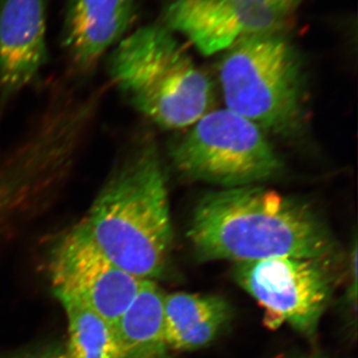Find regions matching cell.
Here are the masks:
<instances>
[{
  "instance_id": "cell-12",
  "label": "cell",
  "mask_w": 358,
  "mask_h": 358,
  "mask_svg": "<svg viewBox=\"0 0 358 358\" xmlns=\"http://www.w3.org/2000/svg\"><path fill=\"white\" fill-rule=\"evenodd\" d=\"M164 294L157 282L147 280L115 322L121 358H171L164 334Z\"/></svg>"
},
{
  "instance_id": "cell-8",
  "label": "cell",
  "mask_w": 358,
  "mask_h": 358,
  "mask_svg": "<svg viewBox=\"0 0 358 358\" xmlns=\"http://www.w3.org/2000/svg\"><path fill=\"white\" fill-rule=\"evenodd\" d=\"M292 16L230 0H171L164 9L166 28L182 33L206 56L250 37L282 33Z\"/></svg>"
},
{
  "instance_id": "cell-4",
  "label": "cell",
  "mask_w": 358,
  "mask_h": 358,
  "mask_svg": "<svg viewBox=\"0 0 358 358\" xmlns=\"http://www.w3.org/2000/svg\"><path fill=\"white\" fill-rule=\"evenodd\" d=\"M226 109L263 131L294 134L303 122L300 58L282 33L241 40L219 66Z\"/></svg>"
},
{
  "instance_id": "cell-1",
  "label": "cell",
  "mask_w": 358,
  "mask_h": 358,
  "mask_svg": "<svg viewBox=\"0 0 358 358\" xmlns=\"http://www.w3.org/2000/svg\"><path fill=\"white\" fill-rule=\"evenodd\" d=\"M188 238L200 260L236 264L282 257L329 263L336 250L312 207L259 185L205 195L193 211Z\"/></svg>"
},
{
  "instance_id": "cell-5",
  "label": "cell",
  "mask_w": 358,
  "mask_h": 358,
  "mask_svg": "<svg viewBox=\"0 0 358 358\" xmlns=\"http://www.w3.org/2000/svg\"><path fill=\"white\" fill-rule=\"evenodd\" d=\"M171 155L186 178L223 189L256 185L282 169L263 129L226 108L200 117Z\"/></svg>"
},
{
  "instance_id": "cell-11",
  "label": "cell",
  "mask_w": 358,
  "mask_h": 358,
  "mask_svg": "<svg viewBox=\"0 0 358 358\" xmlns=\"http://www.w3.org/2000/svg\"><path fill=\"white\" fill-rule=\"evenodd\" d=\"M231 319L229 303L219 296L164 294V334L169 350L187 352L208 345Z\"/></svg>"
},
{
  "instance_id": "cell-10",
  "label": "cell",
  "mask_w": 358,
  "mask_h": 358,
  "mask_svg": "<svg viewBox=\"0 0 358 358\" xmlns=\"http://www.w3.org/2000/svg\"><path fill=\"white\" fill-rule=\"evenodd\" d=\"M136 0H68L61 43L70 64L88 74L126 37L136 17Z\"/></svg>"
},
{
  "instance_id": "cell-18",
  "label": "cell",
  "mask_w": 358,
  "mask_h": 358,
  "mask_svg": "<svg viewBox=\"0 0 358 358\" xmlns=\"http://www.w3.org/2000/svg\"><path fill=\"white\" fill-rule=\"evenodd\" d=\"M292 358H329L326 355L319 352L305 353V355H296Z\"/></svg>"
},
{
  "instance_id": "cell-7",
  "label": "cell",
  "mask_w": 358,
  "mask_h": 358,
  "mask_svg": "<svg viewBox=\"0 0 358 358\" xmlns=\"http://www.w3.org/2000/svg\"><path fill=\"white\" fill-rule=\"evenodd\" d=\"M49 273L57 298L79 301L113 324L145 282L117 268L73 227L53 245Z\"/></svg>"
},
{
  "instance_id": "cell-17",
  "label": "cell",
  "mask_w": 358,
  "mask_h": 358,
  "mask_svg": "<svg viewBox=\"0 0 358 358\" xmlns=\"http://www.w3.org/2000/svg\"><path fill=\"white\" fill-rule=\"evenodd\" d=\"M4 218H6V204H4V200L0 194V226L3 225Z\"/></svg>"
},
{
  "instance_id": "cell-13",
  "label": "cell",
  "mask_w": 358,
  "mask_h": 358,
  "mask_svg": "<svg viewBox=\"0 0 358 358\" xmlns=\"http://www.w3.org/2000/svg\"><path fill=\"white\" fill-rule=\"evenodd\" d=\"M68 320L66 352L70 358H121L115 324L74 299L58 298Z\"/></svg>"
},
{
  "instance_id": "cell-16",
  "label": "cell",
  "mask_w": 358,
  "mask_h": 358,
  "mask_svg": "<svg viewBox=\"0 0 358 358\" xmlns=\"http://www.w3.org/2000/svg\"><path fill=\"white\" fill-rule=\"evenodd\" d=\"M4 358H70L66 350H49L39 352H23Z\"/></svg>"
},
{
  "instance_id": "cell-2",
  "label": "cell",
  "mask_w": 358,
  "mask_h": 358,
  "mask_svg": "<svg viewBox=\"0 0 358 358\" xmlns=\"http://www.w3.org/2000/svg\"><path fill=\"white\" fill-rule=\"evenodd\" d=\"M117 268L154 281L166 272L173 230L166 176L152 143L115 167L89 210L72 226Z\"/></svg>"
},
{
  "instance_id": "cell-15",
  "label": "cell",
  "mask_w": 358,
  "mask_h": 358,
  "mask_svg": "<svg viewBox=\"0 0 358 358\" xmlns=\"http://www.w3.org/2000/svg\"><path fill=\"white\" fill-rule=\"evenodd\" d=\"M350 286H348V303L357 308V244L355 242L352 256H350Z\"/></svg>"
},
{
  "instance_id": "cell-6",
  "label": "cell",
  "mask_w": 358,
  "mask_h": 358,
  "mask_svg": "<svg viewBox=\"0 0 358 358\" xmlns=\"http://www.w3.org/2000/svg\"><path fill=\"white\" fill-rule=\"evenodd\" d=\"M234 277L266 310L268 326L287 324L306 338L317 336L331 296L327 262L282 257L240 263Z\"/></svg>"
},
{
  "instance_id": "cell-3",
  "label": "cell",
  "mask_w": 358,
  "mask_h": 358,
  "mask_svg": "<svg viewBox=\"0 0 358 358\" xmlns=\"http://www.w3.org/2000/svg\"><path fill=\"white\" fill-rule=\"evenodd\" d=\"M109 73L134 109L162 128L192 127L213 102L210 79L166 26H145L121 40Z\"/></svg>"
},
{
  "instance_id": "cell-14",
  "label": "cell",
  "mask_w": 358,
  "mask_h": 358,
  "mask_svg": "<svg viewBox=\"0 0 358 358\" xmlns=\"http://www.w3.org/2000/svg\"><path fill=\"white\" fill-rule=\"evenodd\" d=\"M244 6L264 7L293 15L303 0H230Z\"/></svg>"
},
{
  "instance_id": "cell-9",
  "label": "cell",
  "mask_w": 358,
  "mask_h": 358,
  "mask_svg": "<svg viewBox=\"0 0 358 358\" xmlns=\"http://www.w3.org/2000/svg\"><path fill=\"white\" fill-rule=\"evenodd\" d=\"M47 59L45 0H0V103L31 84Z\"/></svg>"
}]
</instances>
